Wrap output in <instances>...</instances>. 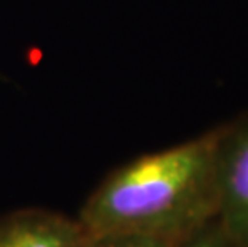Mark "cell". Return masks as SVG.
Returning <instances> with one entry per match:
<instances>
[{
	"instance_id": "cell-4",
	"label": "cell",
	"mask_w": 248,
	"mask_h": 247,
	"mask_svg": "<svg viewBox=\"0 0 248 247\" xmlns=\"http://www.w3.org/2000/svg\"><path fill=\"white\" fill-rule=\"evenodd\" d=\"M176 247H239L219 225L218 218L210 220L203 227L183 239Z\"/></svg>"
},
{
	"instance_id": "cell-1",
	"label": "cell",
	"mask_w": 248,
	"mask_h": 247,
	"mask_svg": "<svg viewBox=\"0 0 248 247\" xmlns=\"http://www.w3.org/2000/svg\"><path fill=\"white\" fill-rule=\"evenodd\" d=\"M221 124L112 169L77 218L88 236H141L181 243L218 210Z\"/></svg>"
},
{
	"instance_id": "cell-2",
	"label": "cell",
	"mask_w": 248,
	"mask_h": 247,
	"mask_svg": "<svg viewBox=\"0 0 248 247\" xmlns=\"http://www.w3.org/2000/svg\"><path fill=\"white\" fill-rule=\"evenodd\" d=\"M216 218L239 247H248V113L221 124Z\"/></svg>"
},
{
	"instance_id": "cell-5",
	"label": "cell",
	"mask_w": 248,
	"mask_h": 247,
	"mask_svg": "<svg viewBox=\"0 0 248 247\" xmlns=\"http://www.w3.org/2000/svg\"><path fill=\"white\" fill-rule=\"evenodd\" d=\"M179 243L165 239L141 238V236H90L85 247H176Z\"/></svg>"
},
{
	"instance_id": "cell-3",
	"label": "cell",
	"mask_w": 248,
	"mask_h": 247,
	"mask_svg": "<svg viewBox=\"0 0 248 247\" xmlns=\"http://www.w3.org/2000/svg\"><path fill=\"white\" fill-rule=\"evenodd\" d=\"M90 236L78 218L40 207L0 217V247H85Z\"/></svg>"
}]
</instances>
